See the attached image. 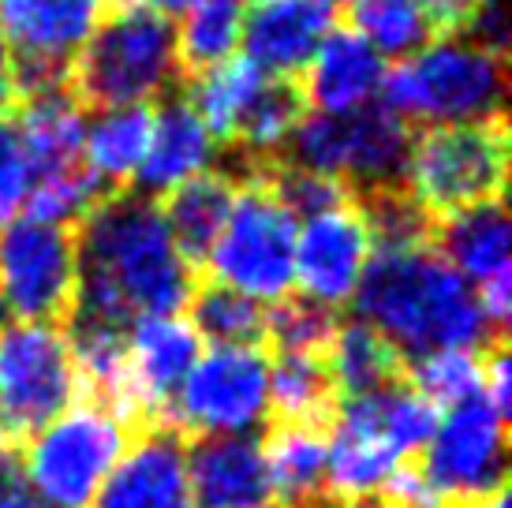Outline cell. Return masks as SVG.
Wrapping results in <instances>:
<instances>
[{
    "instance_id": "obj_42",
    "label": "cell",
    "mask_w": 512,
    "mask_h": 508,
    "mask_svg": "<svg viewBox=\"0 0 512 508\" xmlns=\"http://www.w3.org/2000/svg\"><path fill=\"white\" fill-rule=\"evenodd\" d=\"M318 4H322V8H329V12H333V8H352L356 0H318Z\"/></svg>"
},
{
    "instance_id": "obj_9",
    "label": "cell",
    "mask_w": 512,
    "mask_h": 508,
    "mask_svg": "<svg viewBox=\"0 0 512 508\" xmlns=\"http://www.w3.org/2000/svg\"><path fill=\"white\" fill-rule=\"evenodd\" d=\"M408 150L412 124L374 101L348 116L303 113L281 161L326 172L359 198L385 187H404Z\"/></svg>"
},
{
    "instance_id": "obj_31",
    "label": "cell",
    "mask_w": 512,
    "mask_h": 508,
    "mask_svg": "<svg viewBox=\"0 0 512 508\" xmlns=\"http://www.w3.org/2000/svg\"><path fill=\"white\" fill-rule=\"evenodd\" d=\"M352 27L359 38L382 60H408L423 45H430L441 30L415 0H356L352 8Z\"/></svg>"
},
{
    "instance_id": "obj_11",
    "label": "cell",
    "mask_w": 512,
    "mask_h": 508,
    "mask_svg": "<svg viewBox=\"0 0 512 508\" xmlns=\"http://www.w3.org/2000/svg\"><path fill=\"white\" fill-rule=\"evenodd\" d=\"M270 419V359L258 344H214L172 400L169 430L195 438L255 434Z\"/></svg>"
},
{
    "instance_id": "obj_13",
    "label": "cell",
    "mask_w": 512,
    "mask_h": 508,
    "mask_svg": "<svg viewBox=\"0 0 512 508\" xmlns=\"http://www.w3.org/2000/svg\"><path fill=\"white\" fill-rule=\"evenodd\" d=\"M505 415L483 393L460 400L438 415L427 449L419 452V475L449 508L505 490Z\"/></svg>"
},
{
    "instance_id": "obj_46",
    "label": "cell",
    "mask_w": 512,
    "mask_h": 508,
    "mask_svg": "<svg viewBox=\"0 0 512 508\" xmlns=\"http://www.w3.org/2000/svg\"><path fill=\"white\" fill-rule=\"evenodd\" d=\"M0 318H4V314H0Z\"/></svg>"
},
{
    "instance_id": "obj_12",
    "label": "cell",
    "mask_w": 512,
    "mask_h": 508,
    "mask_svg": "<svg viewBox=\"0 0 512 508\" xmlns=\"http://www.w3.org/2000/svg\"><path fill=\"white\" fill-rule=\"evenodd\" d=\"M79 292L75 228L19 213L0 225V314L12 322H68Z\"/></svg>"
},
{
    "instance_id": "obj_18",
    "label": "cell",
    "mask_w": 512,
    "mask_h": 508,
    "mask_svg": "<svg viewBox=\"0 0 512 508\" xmlns=\"http://www.w3.org/2000/svg\"><path fill=\"white\" fill-rule=\"evenodd\" d=\"M90 508H195L184 434L169 426L139 430Z\"/></svg>"
},
{
    "instance_id": "obj_45",
    "label": "cell",
    "mask_w": 512,
    "mask_h": 508,
    "mask_svg": "<svg viewBox=\"0 0 512 508\" xmlns=\"http://www.w3.org/2000/svg\"><path fill=\"white\" fill-rule=\"evenodd\" d=\"M240 4H266V0H240Z\"/></svg>"
},
{
    "instance_id": "obj_35",
    "label": "cell",
    "mask_w": 512,
    "mask_h": 508,
    "mask_svg": "<svg viewBox=\"0 0 512 508\" xmlns=\"http://www.w3.org/2000/svg\"><path fill=\"white\" fill-rule=\"evenodd\" d=\"M337 325V311L329 307H318L303 296L281 299L273 311H266V340H273L277 352L326 355Z\"/></svg>"
},
{
    "instance_id": "obj_22",
    "label": "cell",
    "mask_w": 512,
    "mask_h": 508,
    "mask_svg": "<svg viewBox=\"0 0 512 508\" xmlns=\"http://www.w3.org/2000/svg\"><path fill=\"white\" fill-rule=\"evenodd\" d=\"M217 139L206 131L187 98H169L154 109V127H150V146L139 172H135V187L139 195L157 198L169 195L172 187L187 184L191 176H199L214 165Z\"/></svg>"
},
{
    "instance_id": "obj_41",
    "label": "cell",
    "mask_w": 512,
    "mask_h": 508,
    "mask_svg": "<svg viewBox=\"0 0 512 508\" xmlns=\"http://www.w3.org/2000/svg\"><path fill=\"white\" fill-rule=\"evenodd\" d=\"M464 508H509V497H505V490H494V494L479 497V501H471Z\"/></svg>"
},
{
    "instance_id": "obj_21",
    "label": "cell",
    "mask_w": 512,
    "mask_h": 508,
    "mask_svg": "<svg viewBox=\"0 0 512 508\" xmlns=\"http://www.w3.org/2000/svg\"><path fill=\"white\" fill-rule=\"evenodd\" d=\"M385 60L370 49L356 30L333 27L322 38L318 53L311 57L307 71L299 75L303 101L314 105V113L348 116L382 101Z\"/></svg>"
},
{
    "instance_id": "obj_24",
    "label": "cell",
    "mask_w": 512,
    "mask_h": 508,
    "mask_svg": "<svg viewBox=\"0 0 512 508\" xmlns=\"http://www.w3.org/2000/svg\"><path fill=\"white\" fill-rule=\"evenodd\" d=\"M240 191V176L225 169H206L191 176L187 184L172 187L165 202H157L165 213L176 247L187 254V262L199 269L202 258L210 254L214 240L225 228V217L232 210V198Z\"/></svg>"
},
{
    "instance_id": "obj_43",
    "label": "cell",
    "mask_w": 512,
    "mask_h": 508,
    "mask_svg": "<svg viewBox=\"0 0 512 508\" xmlns=\"http://www.w3.org/2000/svg\"><path fill=\"white\" fill-rule=\"evenodd\" d=\"M337 508H389L382 501H359V505H337Z\"/></svg>"
},
{
    "instance_id": "obj_39",
    "label": "cell",
    "mask_w": 512,
    "mask_h": 508,
    "mask_svg": "<svg viewBox=\"0 0 512 508\" xmlns=\"http://www.w3.org/2000/svg\"><path fill=\"white\" fill-rule=\"evenodd\" d=\"M19 105V83H15V57L12 45L4 38V27H0V113H12Z\"/></svg>"
},
{
    "instance_id": "obj_1",
    "label": "cell",
    "mask_w": 512,
    "mask_h": 508,
    "mask_svg": "<svg viewBox=\"0 0 512 508\" xmlns=\"http://www.w3.org/2000/svg\"><path fill=\"white\" fill-rule=\"evenodd\" d=\"M79 292L72 318H94L128 329L139 318L184 314L199 269L176 247L154 198L105 195L75 228Z\"/></svg>"
},
{
    "instance_id": "obj_37",
    "label": "cell",
    "mask_w": 512,
    "mask_h": 508,
    "mask_svg": "<svg viewBox=\"0 0 512 508\" xmlns=\"http://www.w3.org/2000/svg\"><path fill=\"white\" fill-rule=\"evenodd\" d=\"M0 508H42L23 482L19 471V449L0 441Z\"/></svg>"
},
{
    "instance_id": "obj_25",
    "label": "cell",
    "mask_w": 512,
    "mask_h": 508,
    "mask_svg": "<svg viewBox=\"0 0 512 508\" xmlns=\"http://www.w3.org/2000/svg\"><path fill=\"white\" fill-rule=\"evenodd\" d=\"M277 508H322L326 494V426L277 423L262 441Z\"/></svg>"
},
{
    "instance_id": "obj_44",
    "label": "cell",
    "mask_w": 512,
    "mask_h": 508,
    "mask_svg": "<svg viewBox=\"0 0 512 508\" xmlns=\"http://www.w3.org/2000/svg\"><path fill=\"white\" fill-rule=\"evenodd\" d=\"M105 4H113L116 8V4H139V0H105Z\"/></svg>"
},
{
    "instance_id": "obj_30",
    "label": "cell",
    "mask_w": 512,
    "mask_h": 508,
    "mask_svg": "<svg viewBox=\"0 0 512 508\" xmlns=\"http://www.w3.org/2000/svg\"><path fill=\"white\" fill-rule=\"evenodd\" d=\"M243 38V4L240 0H202L180 15L176 27V64L180 79L199 75L221 60L236 57Z\"/></svg>"
},
{
    "instance_id": "obj_10",
    "label": "cell",
    "mask_w": 512,
    "mask_h": 508,
    "mask_svg": "<svg viewBox=\"0 0 512 508\" xmlns=\"http://www.w3.org/2000/svg\"><path fill=\"white\" fill-rule=\"evenodd\" d=\"M72 340L60 322H0V441L19 449L79 400Z\"/></svg>"
},
{
    "instance_id": "obj_4",
    "label": "cell",
    "mask_w": 512,
    "mask_h": 508,
    "mask_svg": "<svg viewBox=\"0 0 512 508\" xmlns=\"http://www.w3.org/2000/svg\"><path fill=\"white\" fill-rule=\"evenodd\" d=\"M505 90V57L464 34H449L385 71L382 105L404 124H483L505 116Z\"/></svg>"
},
{
    "instance_id": "obj_34",
    "label": "cell",
    "mask_w": 512,
    "mask_h": 508,
    "mask_svg": "<svg viewBox=\"0 0 512 508\" xmlns=\"http://www.w3.org/2000/svg\"><path fill=\"white\" fill-rule=\"evenodd\" d=\"M356 202L370 228L374 251H385V247H419V243H430V236H434V217L404 187L370 191V195H359Z\"/></svg>"
},
{
    "instance_id": "obj_3",
    "label": "cell",
    "mask_w": 512,
    "mask_h": 508,
    "mask_svg": "<svg viewBox=\"0 0 512 508\" xmlns=\"http://www.w3.org/2000/svg\"><path fill=\"white\" fill-rule=\"evenodd\" d=\"M438 408L408 381L341 400L326 423V494L337 505L378 501L404 464L427 449Z\"/></svg>"
},
{
    "instance_id": "obj_6",
    "label": "cell",
    "mask_w": 512,
    "mask_h": 508,
    "mask_svg": "<svg viewBox=\"0 0 512 508\" xmlns=\"http://www.w3.org/2000/svg\"><path fill=\"white\" fill-rule=\"evenodd\" d=\"M135 426L101 400H75L19 449L23 482L42 508H90L128 452Z\"/></svg>"
},
{
    "instance_id": "obj_38",
    "label": "cell",
    "mask_w": 512,
    "mask_h": 508,
    "mask_svg": "<svg viewBox=\"0 0 512 508\" xmlns=\"http://www.w3.org/2000/svg\"><path fill=\"white\" fill-rule=\"evenodd\" d=\"M423 12L438 23V30H449V34H460L464 30V23L471 19V12H475V4L479 0H415Z\"/></svg>"
},
{
    "instance_id": "obj_28",
    "label": "cell",
    "mask_w": 512,
    "mask_h": 508,
    "mask_svg": "<svg viewBox=\"0 0 512 508\" xmlns=\"http://www.w3.org/2000/svg\"><path fill=\"white\" fill-rule=\"evenodd\" d=\"M307 113L303 90L292 79H273L262 86L258 101L251 105V113L243 116L240 131H236V154H240V169H266L273 161H281L292 142V131L299 127Z\"/></svg>"
},
{
    "instance_id": "obj_2",
    "label": "cell",
    "mask_w": 512,
    "mask_h": 508,
    "mask_svg": "<svg viewBox=\"0 0 512 508\" xmlns=\"http://www.w3.org/2000/svg\"><path fill=\"white\" fill-rule=\"evenodd\" d=\"M352 303L359 322L382 333L404 359L441 348L490 352L505 344V333L479 307L475 288L434 251V243L374 251Z\"/></svg>"
},
{
    "instance_id": "obj_36",
    "label": "cell",
    "mask_w": 512,
    "mask_h": 508,
    "mask_svg": "<svg viewBox=\"0 0 512 508\" xmlns=\"http://www.w3.org/2000/svg\"><path fill=\"white\" fill-rule=\"evenodd\" d=\"M30 187H34V169H30L27 146L15 127L12 113H0V225L27 210Z\"/></svg>"
},
{
    "instance_id": "obj_27",
    "label": "cell",
    "mask_w": 512,
    "mask_h": 508,
    "mask_svg": "<svg viewBox=\"0 0 512 508\" xmlns=\"http://www.w3.org/2000/svg\"><path fill=\"white\" fill-rule=\"evenodd\" d=\"M266 83L270 79L247 57H228L199 75H187V105L195 109V116L217 142L232 146L243 116L251 113Z\"/></svg>"
},
{
    "instance_id": "obj_19",
    "label": "cell",
    "mask_w": 512,
    "mask_h": 508,
    "mask_svg": "<svg viewBox=\"0 0 512 508\" xmlns=\"http://www.w3.org/2000/svg\"><path fill=\"white\" fill-rule=\"evenodd\" d=\"M195 508H277L266 452L255 434L195 438L187 449Z\"/></svg>"
},
{
    "instance_id": "obj_14",
    "label": "cell",
    "mask_w": 512,
    "mask_h": 508,
    "mask_svg": "<svg viewBox=\"0 0 512 508\" xmlns=\"http://www.w3.org/2000/svg\"><path fill=\"white\" fill-rule=\"evenodd\" d=\"M105 15V0H0L19 101L72 83V64Z\"/></svg>"
},
{
    "instance_id": "obj_32",
    "label": "cell",
    "mask_w": 512,
    "mask_h": 508,
    "mask_svg": "<svg viewBox=\"0 0 512 508\" xmlns=\"http://www.w3.org/2000/svg\"><path fill=\"white\" fill-rule=\"evenodd\" d=\"M191 318L199 340L210 344H258L266 340V307L255 299L232 292L225 284H195L191 296Z\"/></svg>"
},
{
    "instance_id": "obj_29",
    "label": "cell",
    "mask_w": 512,
    "mask_h": 508,
    "mask_svg": "<svg viewBox=\"0 0 512 508\" xmlns=\"http://www.w3.org/2000/svg\"><path fill=\"white\" fill-rule=\"evenodd\" d=\"M337 411V389L326 355L277 352L270 359V415L277 423L326 426Z\"/></svg>"
},
{
    "instance_id": "obj_20",
    "label": "cell",
    "mask_w": 512,
    "mask_h": 508,
    "mask_svg": "<svg viewBox=\"0 0 512 508\" xmlns=\"http://www.w3.org/2000/svg\"><path fill=\"white\" fill-rule=\"evenodd\" d=\"M333 30V12L318 0H266L243 15V57L266 79H292L307 71L318 45Z\"/></svg>"
},
{
    "instance_id": "obj_33",
    "label": "cell",
    "mask_w": 512,
    "mask_h": 508,
    "mask_svg": "<svg viewBox=\"0 0 512 508\" xmlns=\"http://www.w3.org/2000/svg\"><path fill=\"white\" fill-rule=\"evenodd\" d=\"M483 359L486 352L468 348H441V352L404 359V374L419 396H427L434 408H453L460 400L483 393Z\"/></svg>"
},
{
    "instance_id": "obj_40",
    "label": "cell",
    "mask_w": 512,
    "mask_h": 508,
    "mask_svg": "<svg viewBox=\"0 0 512 508\" xmlns=\"http://www.w3.org/2000/svg\"><path fill=\"white\" fill-rule=\"evenodd\" d=\"M195 4H202V0H150V8H157L161 15H184Z\"/></svg>"
},
{
    "instance_id": "obj_16",
    "label": "cell",
    "mask_w": 512,
    "mask_h": 508,
    "mask_svg": "<svg viewBox=\"0 0 512 508\" xmlns=\"http://www.w3.org/2000/svg\"><path fill=\"white\" fill-rule=\"evenodd\" d=\"M370 254H374V243H370L363 210L356 198H348L344 206L299 221L292 288H299L303 299H311L318 307L337 311L356 299Z\"/></svg>"
},
{
    "instance_id": "obj_7",
    "label": "cell",
    "mask_w": 512,
    "mask_h": 508,
    "mask_svg": "<svg viewBox=\"0 0 512 508\" xmlns=\"http://www.w3.org/2000/svg\"><path fill=\"white\" fill-rule=\"evenodd\" d=\"M296 232V213L273 195L262 172H243L225 228L202 266L214 284H225L262 307L281 303L296 281Z\"/></svg>"
},
{
    "instance_id": "obj_17",
    "label": "cell",
    "mask_w": 512,
    "mask_h": 508,
    "mask_svg": "<svg viewBox=\"0 0 512 508\" xmlns=\"http://www.w3.org/2000/svg\"><path fill=\"white\" fill-rule=\"evenodd\" d=\"M199 355L202 340L187 314H154L128 325V381L139 430L169 426L172 400Z\"/></svg>"
},
{
    "instance_id": "obj_23",
    "label": "cell",
    "mask_w": 512,
    "mask_h": 508,
    "mask_svg": "<svg viewBox=\"0 0 512 508\" xmlns=\"http://www.w3.org/2000/svg\"><path fill=\"white\" fill-rule=\"evenodd\" d=\"M154 109L150 105H116L98 109L83 124V165L105 195L128 191L150 146Z\"/></svg>"
},
{
    "instance_id": "obj_15",
    "label": "cell",
    "mask_w": 512,
    "mask_h": 508,
    "mask_svg": "<svg viewBox=\"0 0 512 508\" xmlns=\"http://www.w3.org/2000/svg\"><path fill=\"white\" fill-rule=\"evenodd\" d=\"M509 213L505 202H479L460 213L434 221V251L475 288L479 307L490 325L505 333L512 311V258H509Z\"/></svg>"
},
{
    "instance_id": "obj_26",
    "label": "cell",
    "mask_w": 512,
    "mask_h": 508,
    "mask_svg": "<svg viewBox=\"0 0 512 508\" xmlns=\"http://www.w3.org/2000/svg\"><path fill=\"white\" fill-rule=\"evenodd\" d=\"M326 367L341 400L370 396L393 381H404V355L367 322L337 325L326 348Z\"/></svg>"
},
{
    "instance_id": "obj_8",
    "label": "cell",
    "mask_w": 512,
    "mask_h": 508,
    "mask_svg": "<svg viewBox=\"0 0 512 508\" xmlns=\"http://www.w3.org/2000/svg\"><path fill=\"white\" fill-rule=\"evenodd\" d=\"M509 127L501 120L445 124L412 135L404 191L438 221L505 195Z\"/></svg>"
},
{
    "instance_id": "obj_5",
    "label": "cell",
    "mask_w": 512,
    "mask_h": 508,
    "mask_svg": "<svg viewBox=\"0 0 512 508\" xmlns=\"http://www.w3.org/2000/svg\"><path fill=\"white\" fill-rule=\"evenodd\" d=\"M180 83L176 27L150 4H116L101 15L83 53L72 64V94L79 105L116 109L150 105Z\"/></svg>"
}]
</instances>
